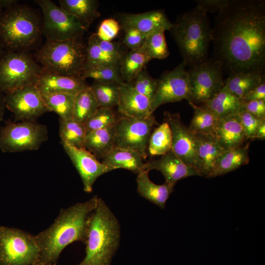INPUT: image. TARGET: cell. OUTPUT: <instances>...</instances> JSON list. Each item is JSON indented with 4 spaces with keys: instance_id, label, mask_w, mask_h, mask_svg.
Returning <instances> with one entry per match:
<instances>
[{
    "instance_id": "1",
    "label": "cell",
    "mask_w": 265,
    "mask_h": 265,
    "mask_svg": "<svg viewBox=\"0 0 265 265\" xmlns=\"http://www.w3.org/2000/svg\"><path fill=\"white\" fill-rule=\"evenodd\" d=\"M212 42L223 74H265V1L230 0L215 18Z\"/></svg>"
},
{
    "instance_id": "2",
    "label": "cell",
    "mask_w": 265,
    "mask_h": 265,
    "mask_svg": "<svg viewBox=\"0 0 265 265\" xmlns=\"http://www.w3.org/2000/svg\"><path fill=\"white\" fill-rule=\"evenodd\" d=\"M98 199L96 195L85 202L62 209L53 224L35 236L40 249L36 264H56L67 246L77 241L85 243L90 218Z\"/></svg>"
},
{
    "instance_id": "3",
    "label": "cell",
    "mask_w": 265,
    "mask_h": 265,
    "mask_svg": "<svg viewBox=\"0 0 265 265\" xmlns=\"http://www.w3.org/2000/svg\"><path fill=\"white\" fill-rule=\"evenodd\" d=\"M169 31L186 67L190 69L209 59L212 28L205 11L196 6L179 15Z\"/></svg>"
},
{
    "instance_id": "4",
    "label": "cell",
    "mask_w": 265,
    "mask_h": 265,
    "mask_svg": "<svg viewBox=\"0 0 265 265\" xmlns=\"http://www.w3.org/2000/svg\"><path fill=\"white\" fill-rule=\"evenodd\" d=\"M42 36V14L29 5L17 2L0 14V45L3 50L30 52Z\"/></svg>"
},
{
    "instance_id": "5",
    "label": "cell",
    "mask_w": 265,
    "mask_h": 265,
    "mask_svg": "<svg viewBox=\"0 0 265 265\" xmlns=\"http://www.w3.org/2000/svg\"><path fill=\"white\" fill-rule=\"evenodd\" d=\"M119 221L101 198L90 217L86 238V255L78 265H110L120 239Z\"/></svg>"
},
{
    "instance_id": "6",
    "label": "cell",
    "mask_w": 265,
    "mask_h": 265,
    "mask_svg": "<svg viewBox=\"0 0 265 265\" xmlns=\"http://www.w3.org/2000/svg\"><path fill=\"white\" fill-rule=\"evenodd\" d=\"M33 56L43 71L81 77L85 71L86 44L82 37L63 41L46 40Z\"/></svg>"
},
{
    "instance_id": "7",
    "label": "cell",
    "mask_w": 265,
    "mask_h": 265,
    "mask_svg": "<svg viewBox=\"0 0 265 265\" xmlns=\"http://www.w3.org/2000/svg\"><path fill=\"white\" fill-rule=\"evenodd\" d=\"M41 72L30 52L4 50L0 55V90L5 94L35 84Z\"/></svg>"
},
{
    "instance_id": "8",
    "label": "cell",
    "mask_w": 265,
    "mask_h": 265,
    "mask_svg": "<svg viewBox=\"0 0 265 265\" xmlns=\"http://www.w3.org/2000/svg\"><path fill=\"white\" fill-rule=\"evenodd\" d=\"M48 138L46 126L36 121H6L0 126V150L16 153L38 150Z\"/></svg>"
},
{
    "instance_id": "9",
    "label": "cell",
    "mask_w": 265,
    "mask_h": 265,
    "mask_svg": "<svg viewBox=\"0 0 265 265\" xmlns=\"http://www.w3.org/2000/svg\"><path fill=\"white\" fill-rule=\"evenodd\" d=\"M39 255L35 236L0 226V265H35Z\"/></svg>"
},
{
    "instance_id": "10",
    "label": "cell",
    "mask_w": 265,
    "mask_h": 265,
    "mask_svg": "<svg viewBox=\"0 0 265 265\" xmlns=\"http://www.w3.org/2000/svg\"><path fill=\"white\" fill-rule=\"evenodd\" d=\"M43 16V35L46 40L63 41L82 37L86 31L75 16L51 0H34Z\"/></svg>"
},
{
    "instance_id": "11",
    "label": "cell",
    "mask_w": 265,
    "mask_h": 265,
    "mask_svg": "<svg viewBox=\"0 0 265 265\" xmlns=\"http://www.w3.org/2000/svg\"><path fill=\"white\" fill-rule=\"evenodd\" d=\"M155 116L142 118L121 116L115 125L114 146L138 152L145 159Z\"/></svg>"
},
{
    "instance_id": "12",
    "label": "cell",
    "mask_w": 265,
    "mask_h": 265,
    "mask_svg": "<svg viewBox=\"0 0 265 265\" xmlns=\"http://www.w3.org/2000/svg\"><path fill=\"white\" fill-rule=\"evenodd\" d=\"M192 102L202 103L212 98L224 87L220 62L209 59L188 70Z\"/></svg>"
},
{
    "instance_id": "13",
    "label": "cell",
    "mask_w": 265,
    "mask_h": 265,
    "mask_svg": "<svg viewBox=\"0 0 265 265\" xmlns=\"http://www.w3.org/2000/svg\"><path fill=\"white\" fill-rule=\"evenodd\" d=\"M182 61L171 71L164 72L158 79L157 88L151 101V111L162 105L186 100L191 102L188 70Z\"/></svg>"
},
{
    "instance_id": "14",
    "label": "cell",
    "mask_w": 265,
    "mask_h": 265,
    "mask_svg": "<svg viewBox=\"0 0 265 265\" xmlns=\"http://www.w3.org/2000/svg\"><path fill=\"white\" fill-rule=\"evenodd\" d=\"M5 103L6 108L13 114L14 121H36L50 112L35 84L5 94Z\"/></svg>"
},
{
    "instance_id": "15",
    "label": "cell",
    "mask_w": 265,
    "mask_h": 265,
    "mask_svg": "<svg viewBox=\"0 0 265 265\" xmlns=\"http://www.w3.org/2000/svg\"><path fill=\"white\" fill-rule=\"evenodd\" d=\"M164 114L165 121L169 124L172 132L171 149L185 163L193 166L200 173L194 134L183 124L179 113L165 111Z\"/></svg>"
},
{
    "instance_id": "16",
    "label": "cell",
    "mask_w": 265,
    "mask_h": 265,
    "mask_svg": "<svg viewBox=\"0 0 265 265\" xmlns=\"http://www.w3.org/2000/svg\"><path fill=\"white\" fill-rule=\"evenodd\" d=\"M64 151L78 171L83 185L85 192L92 191L96 180L102 175L113 170L110 167L100 162L92 154L84 148H78L68 145H62Z\"/></svg>"
},
{
    "instance_id": "17",
    "label": "cell",
    "mask_w": 265,
    "mask_h": 265,
    "mask_svg": "<svg viewBox=\"0 0 265 265\" xmlns=\"http://www.w3.org/2000/svg\"><path fill=\"white\" fill-rule=\"evenodd\" d=\"M118 19L120 27L124 30L135 29L147 36L158 30H169L172 25L161 10L140 13H121Z\"/></svg>"
},
{
    "instance_id": "18",
    "label": "cell",
    "mask_w": 265,
    "mask_h": 265,
    "mask_svg": "<svg viewBox=\"0 0 265 265\" xmlns=\"http://www.w3.org/2000/svg\"><path fill=\"white\" fill-rule=\"evenodd\" d=\"M156 169L164 176L166 183L175 186L178 181L191 176H201L193 166L185 163L172 149L156 160L144 163V170Z\"/></svg>"
},
{
    "instance_id": "19",
    "label": "cell",
    "mask_w": 265,
    "mask_h": 265,
    "mask_svg": "<svg viewBox=\"0 0 265 265\" xmlns=\"http://www.w3.org/2000/svg\"><path fill=\"white\" fill-rule=\"evenodd\" d=\"M35 84L42 95L66 93L75 96L89 86L81 77L65 76L42 70Z\"/></svg>"
},
{
    "instance_id": "20",
    "label": "cell",
    "mask_w": 265,
    "mask_h": 265,
    "mask_svg": "<svg viewBox=\"0 0 265 265\" xmlns=\"http://www.w3.org/2000/svg\"><path fill=\"white\" fill-rule=\"evenodd\" d=\"M117 107L118 112L122 116L142 118L153 114L150 100L126 83L120 86Z\"/></svg>"
},
{
    "instance_id": "21",
    "label": "cell",
    "mask_w": 265,
    "mask_h": 265,
    "mask_svg": "<svg viewBox=\"0 0 265 265\" xmlns=\"http://www.w3.org/2000/svg\"><path fill=\"white\" fill-rule=\"evenodd\" d=\"M215 136L225 150L240 147L248 139L238 113L220 119L216 128Z\"/></svg>"
},
{
    "instance_id": "22",
    "label": "cell",
    "mask_w": 265,
    "mask_h": 265,
    "mask_svg": "<svg viewBox=\"0 0 265 265\" xmlns=\"http://www.w3.org/2000/svg\"><path fill=\"white\" fill-rule=\"evenodd\" d=\"M201 176L210 178L216 161L225 150L213 135L193 134Z\"/></svg>"
},
{
    "instance_id": "23",
    "label": "cell",
    "mask_w": 265,
    "mask_h": 265,
    "mask_svg": "<svg viewBox=\"0 0 265 265\" xmlns=\"http://www.w3.org/2000/svg\"><path fill=\"white\" fill-rule=\"evenodd\" d=\"M148 173V171L144 170L137 174V191L140 196L164 209L174 186L166 182L163 185H157L151 181Z\"/></svg>"
},
{
    "instance_id": "24",
    "label": "cell",
    "mask_w": 265,
    "mask_h": 265,
    "mask_svg": "<svg viewBox=\"0 0 265 265\" xmlns=\"http://www.w3.org/2000/svg\"><path fill=\"white\" fill-rule=\"evenodd\" d=\"M102 162L113 170L125 169L137 174L144 171L143 158L137 152L115 146L102 159Z\"/></svg>"
},
{
    "instance_id": "25",
    "label": "cell",
    "mask_w": 265,
    "mask_h": 265,
    "mask_svg": "<svg viewBox=\"0 0 265 265\" xmlns=\"http://www.w3.org/2000/svg\"><path fill=\"white\" fill-rule=\"evenodd\" d=\"M60 6L75 16L86 30L101 16L97 0H59Z\"/></svg>"
},
{
    "instance_id": "26",
    "label": "cell",
    "mask_w": 265,
    "mask_h": 265,
    "mask_svg": "<svg viewBox=\"0 0 265 265\" xmlns=\"http://www.w3.org/2000/svg\"><path fill=\"white\" fill-rule=\"evenodd\" d=\"M249 143L240 147L227 150L217 159L210 178L221 176L233 171L249 162Z\"/></svg>"
},
{
    "instance_id": "27",
    "label": "cell",
    "mask_w": 265,
    "mask_h": 265,
    "mask_svg": "<svg viewBox=\"0 0 265 265\" xmlns=\"http://www.w3.org/2000/svg\"><path fill=\"white\" fill-rule=\"evenodd\" d=\"M115 125L87 132L83 148L97 159H102L114 146Z\"/></svg>"
},
{
    "instance_id": "28",
    "label": "cell",
    "mask_w": 265,
    "mask_h": 265,
    "mask_svg": "<svg viewBox=\"0 0 265 265\" xmlns=\"http://www.w3.org/2000/svg\"><path fill=\"white\" fill-rule=\"evenodd\" d=\"M202 104L219 119L238 114L241 110L240 100L224 87L212 98Z\"/></svg>"
},
{
    "instance_id": "29",
    "label": "cell",
    "mask_w": 265,
    "mask_h": 265,
    "mask_svg": "<svg viewBox=\"0 0 265 265\" xmlns=\"http://www.w3.org/2000/svg\"><path fill=\"white\" fill-rule=\"evenodd\" d=\"M265 78V74L238 73L230 75L224 81V87L241 100Z\"/></svg>"
},
{
    "instance_id": "30",
    "label": "cell",
    "mask_w": 265,
    "mask_h": 265,
    "mask_svg": "<svg viewBox=\"0 0 265 265\" xmlns=\"http://www.w3.org/2000/svg\"><path fill=\"white\" fill-rule=\"evenodd\" d=\"M188 103L194 110L193 117L188 128L189 132L193 134L215 136L216 128L220 119L205 106H198L190 102Z\"/></svg>"
},
{
    "instance_id": "31",
    "label": "cell",
    "mask_w": 265,
    "mask_h": 265,
    "mask_svg": "<svg viewBox=\"0 0 265 265\" xmlns=\"http://www.w3.org/2000/svg\"><path fill=\"white\" fill-rule=\"evenodd\" d=\"M151 60L141 47L130 50L122 58L119 70L121 76L125 83L130 82L137 75L145 69Z\"/></svg>"
},
{
    "instance_id": "32",
    "label": "cell",
    "mask_w": 265,
    "mask_h": 265,
    "mask_svg": "<svg viewBox=\"0 0 265 265\" xmlns=\"http://www.w3.org/2000/svg\"><path fill=\"white\" fill-rule=\"evenodd\" d=\"M100 107L89 85L75 95L73 118L77 121L84 124Z\"/></svg>"
},
{
    "instance_id": "33",
    "label": "cell",
    "mask_w": 265,
    "mask_h": 265,
    "mask_svg": "<svg viewBox=\"0 0 265 265\" xmlns=\"http://www.w3.org/2000/svg\"><path fill=\"white\" fill-rule=\"evenodd\" d=\"M59 133L62 145H68L78 148H83L87 133L83 124L73 118L60 119Z\"/></svg>"
},
{
    "instance_id": "34",
    "label": "cell",
    "mask_w": 265,
    "mask_h": 265,
    "mask_svg": "<svg viewBox=\"0 0 265 265\" xmlns=\"http://www.w3.org/2000/svg\"><path fill=\"white\" fill-rule=\"evenodd\" d=\"M120 62L100 48L97 42L96 33L90 36L86 44L85 71L101 66L119 67Z\"/></svg>"
},
{
    "instance_id": "35",
    "label": "cell",
    "mask_w": 265,
    "mask_h": 265,
    "mask_svg": "<svg viewBox=\"0 0 265 265\" xmlns=\"http://www.w3.org/2000/svg\"><path fill=\"white\" fill-rule=\"evenodd\" d=\"M42 96L50 112L53 111L56 113L60 119L73 118L75 95L66 93H53Z\"/></svg>"
},
{
    "instance_id": "36",
    "label": "cell",
    "mask_w": 265,
    "mask_h": 265,
    "mask_svg": "<svg viewBox=\"0 0 265 265\" xmlns=\"http://www.w3.org/2000/svg\"><path fill=\"white\" fill-rule=\"evenodd\" d=\"M172 132L169 124L165 121L151 133L147 151L152 156L163 155L172 149Z\"/></svg>"
},
{
    "instance_id": "37",
    "label": "cell",
    "mask_w": 265,
    "mask_h": 265,
    "mask_svg": "<svg viewBox=\"0 0 265 265\" xmlns=\"http://www.w3.org/2000/svg\"><path fill=\"white\" fill-rule=\"evenodd\" d=\"M120 85L94 81L90 87L100 107L112 108L118 105Z\"/></svg>"
},
{
    "instance_id": "38",
    "label": "cell",
    "mask_w": 265,
    "mask_h": 265,
    "mask_svg": "<svg viewBox=\"0 0 265 265\" xmlns=\"http://www.w3.org/2000/svg\"><path fill=\"white\" fill-rule=\"evenodd\" d=\"M164 32V30H158L149 34L141 47L150 60L163 59L169 55Z\"/></svg>"
},
{
    "instance_id": "39",
    "label": "cell",
    "mask_w": 265,
    "mask_h": 265,
    "mask_svg": "<svg viewBox=\"0 0 265 265\" xmlns=\"http://www.w3.org/2000/svg\"><path fill=\"white\" fill-rule=\"evenodd\" d=\"M81 77L84 79L91 78L100 82L125 83L120 74L119 67L101 66L85 71Z\"/></svg>"
},
{
    "instance_id": "40",
    "label": "cell",
    "mask_w": 265,
    "mask_h": 265,
    "mask_svg": "<svg viewBox=\"0 0 265 265\" xmlns=\"http://www.w3.org/2000/svg\"><path fill=\"white\" fill-rule=\"evenodd\" d=\"M117 119L112 108L100 107L83 125L87 132L114 125Z\"/></svg>"
},
{
    "instance_id": "41",
    "label": "cell",
    "mask_w": 265,
    "mask_h": 265,
    "mask_svg": "<svg viewBox=\"0 0 265 265\" xmlns=\"http://www.w3.org/2000/svg\"><path fill=\"white\" fill-rule=\"evenodd\" d=\"M126 84L151 101L157 90L158 79L152 78L144 69L130 82Z\"/></svg>"
},
{
    "instance_id": "42",
    "label": "cell",
    "mask_w": 265,
    "mask_h": 265,
    "mask_svg": "<svg viewBox=\"0 0 265 265\" xmlns=\"http://www.w3.org/2000/svg\"><path fill=\"white\" fill-rule=\"evenodd\" d=\"M238 115L248 139L253 140L258 128L265 118H259L244 110H240Z\"/></svg>"
},
{
    "instance_id": "43",
    "label": "cell",
    "mask_w": 265,
    "mask_h": 265,
    "mask_svg": "<svg viewBox=\"0 0 265 265\" xmlns=\"http://www.w3.org/2000/svg\"><path fill=\"white\" fill-rule=\"evenodd\" d=\"M120 28L117 21L112 18L106 19L102 22L96 34L100 39L110 41L117 35Z\"/></svg>"
},
{
    "instance_id": "44",
    "label": "cell",
    "mask_w": 265,
    "mask_h": 265,
    "mask_svg": "<svg viewBox=\"0 0 265 265\" xmlns=\"http://www.w3.org/2000/svg\"><path fill=\"white\" fill-rule=\"evenodd\" d=\"M123 43L130 50L140 49L144 44L147 35L135 29H126Z\"/></svg>"
},
{
    "instance_id": "45",
    "label": "cell",
    "mask_w": 265,
    "mask_h": 265,
    "mask_svg": "<svg viewBox=\"0 0 265 265\" xmlns=\"http://www.w3.org/2000/svg\"><path fill=\"white\" fill-rule=\"evenodd\" d=\"M240 101L241 110H246L259 118H265V100Z\"/></svg>"
},
{
    "instance_id": "46",
    "label": "cell",
    "mask_w": 265,
    "mask_h": 265,
    "mask_svg": "<svg viewBox=\"0 0 265 265\" xmlns=\"http://www.w3.org/2000/svg\"><path fill=\"white\" fill-rule=\"evenodd\" d=\"M97 39L99 46L106 53L121 62L126 52L121 49L119 45L115 42L103 40L97 35Z\"/></svg>"
},
{
    "instance_id": "47",
    "label": "cell",
    "mask_w": 265,
    "mask_h": 265,
    "mask_svg": "<svg viewBox=\"0 0 265 265\" xmlns=\"http://www.w3.org/2000/svg\"><path fill=\"white\" fill-rule=\"evenodd\" d=\"M199 7L206 13L218 12L225 7L230 0H195Z\"/></svg>"
},
{
    "instance_id": "48",
    "label": "cell",
    "mask_w": 265,
    "mask_h": 265,
    "mask_svg": "<svg viewBox=\"0 0 265 265\" xmlns=\"http://www.w3.org/2000/svg\"><path fill=\"white\" fill-rule=\"evenodd\" d=\"M259 100H265V78L240 100L249 101Z\"/></svg>"
},
{
    "instance_id": "49",
    "label": "cell",
    "mask_w": 265,
    "mask_h": 265,
    "mask_svg": "<svg viewBox=\"0 0 265 265\" xmlns=\"http://www.w3.org/2000/svg\"><path fill=\"white\" fill-rule=\"evenodd\" d=\"M255 139L264 140L265 139V120H263L257 129L256 134L254 137Z\"/></svg>"
},
{
    "instance_id": "50",
    "label": "cell",
    "mask_w": 265,
    "mask_h": 265,
    "mask_svg": "<svg viewBox=\"0 0 265 265\" xmlns=\"http://www.w3.org/2000/svg\"><path fill=\"white\" fill-rule=\"evenodd\" d=\"M5 108V94L0 90V124L3 120Z\"/></svg>"
},
{
    "instance_id": "51",
    "label": "cell",
    "mask_w": 265,
    "mask_h": 265,
    "mask_svg": "<svg viewBox=\"0 0 265 265\" xmlns=\"http://www.w3.org/2000/svg\"><path fill=\"white\" fill-rule=\"evenodd\" d=\"M16 0H0V14L3 11L13 4L17 2Z\"/></svg>"
},
{
    "instance_id": "52",
    "label": "cell",
    "mask_w": 265,
    "mask_h": 265,
    "mask_svg": "<svg viewBox=\"0 0 265 265\" xmlns=\"http://www.w3.org/2000/svg\"><path fill=\"white\" fill-rule=\"evenodd\" d=\"M35 265H56V264H43L37 263V264H35Z\"/></svg>"
},
{
    "instance_id": "53",
    "label": "cell",
    "mask_w": 265,
    "mask_h": 265,
    "mask_svg": "<svg viewBox=\"0 0 265 265\" xmlns=\"http://www.w3.org/2000/svg\"><path fill=\"white\" fill-rule=\"evenodd\" d=\"M4 50L1 47V46L0 45V55L3 52Z\"/></svg>"
}]
</instances>
